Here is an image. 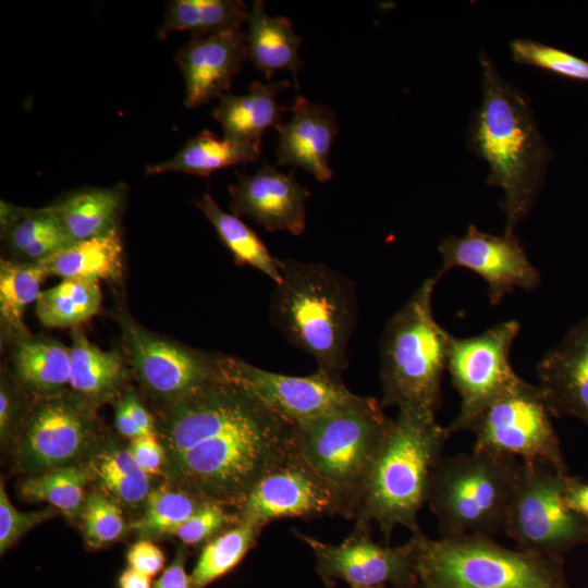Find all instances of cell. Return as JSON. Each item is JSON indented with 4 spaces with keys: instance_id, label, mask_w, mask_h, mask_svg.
Here are the masks:
<instances>
[{
    "instance_id": "cell-1",
    "label": "cell",
    "mask_w": 588,
    "mask_h": 588,
    "mask_svg": "<svg viewBox=\"0 0 588 588\" xmlns=\"http://www.w3.org/2000/svg\"><path fill=\"white\" fill-rule=\"evenodd\" d=\"M295 425L218 379L172 402L162 426L172 480L208 503L237 509L294 453Z\"/></svg>"
},
{
    "instance_id": "cell-2",
    "label": "cell",
    "mask_w": 588,
    "mask_h": 588,
    "mask_svg": "<svg viewBox=\"0 0 588 588\" xmlns=\"http://www.w3.org/2000/svg\"><path fill=\"white\" fill-rule=\"evenodd\" d=\"M482 99L468 128V147L489 167L487 184L503 192L505 233L528 216L546 180L551 150L528 97L504 79L485 50L478 56Z\"/></svg>"
},
{
    "instance_id": "cell-3",
    "label": "cell",
    "mask_w": 588,
    "mask_h": 588,
    "mask_svg": "<svg viewBox=\"0 0 588 588\" xmlns=\"http://www.w3.org/2000/svg\"><path fill=\"white\" fill-rule=\"evenodd\" d=\"M279 265L282 279L270 296L271 323L290 344L311 355L319 370L341 378L358 315L354 282L321 262L287 258Z\"/></svg>"
},
{
    "instance_id": "cell-4",
    "label": "cell",
    "mask_w": 588,
    "mask_h": 588,
    "mask_svg": "<svg viewBox=\"0 0 588 588\" xmlns=\"http://www.w3.org/2000/svg\"><path fill=\"white\" fill-rule=\"evenodd\" d=\"M450 436L436 416L400 408L368 479L356 526L370 529L375 523L385 543L397 526L420 532L418 514Z\"/></svg>"
},
{
    "instance_id": "cell-5",
    "label": "cell",
    "mask_w": 588,
    "mask_h": 588,
    "mask_svg": "<svg viewBox=\"0 0 588 588\" xmlns=\"http://www.w3.org/2000/svg\"><path fill=\"white\" fill-rule=\"evenodd\" d=\"M392 418L375 397L295 425L294 452L330 491L336 514L355 519Z\"/></svg>"
},
{
    "instance_id": "cell-6",
    "label": "cell",
    "mask_w": 588,
    "mask_h": 588,
    "mask_svg": "<svg viewBox=\"0 0 588 588\" xmlns=\"http://www.w3.org/2000/svg\"><path fill=\"white\" fill-rule=\"evenodd\" d=\"M420 585L432 588H573L562 556L505 548L490 536L431 539L422 531L407 541Z\"/></svg>"
},
{
    "instance_id": "cell-7",
    "label": "cell",
    "mask_w": 588,
    "mask_h": 588,
    "mask_svg": "<svg viewBox=\"0 0 588 588\" xmlns=\"http://www.w3.org/2000/svg\"><path fill=\"white\" fill-rule=\"evenodd\" d=\"M440 278L437 273L424 280L384 327L380 342L382 407L437 414L451 340L432 311Z\"/></svg>"
},
{
    "instance_id": "cell-8",
    "label": "cell",
    "mask_w": 588,
    "mask_h": 588,
    "mask_svg": "<svg viewBox=\"0 0 588 588\" xmlns=\"http://www.w3.org/2000/svg\"><path fill=\"white\" fill-rule=\"evenodd\" d=\"M519 464L515 457L474 449L443 455L427 500L441 537L504 532Z\"/></svg>"
},
{
    "instance_id": "cell-9",
    "label": "cell",
    "mask_w": 588,
    "mask_h": 588,
    "mask_svg": "<svg viewBox=\"0 0 588 588\" xmlns=\"http://www.w3.org/2000/svg\"><path fill=\"white\" fill-rule=\"evenodd\" d=\"M567 478L548 464L520 461L504 527L517 549L562 556L588 543V519L565 501Z\"/></svg>"
},
{
    "instance_id": "cell-10",
    "label": "cell",
    "mask_w": 588,
    "mask_h": 588,
    "mask_svg": "<svg viewBox=\"0 0 588 588\" xmlns=\"http://www.w3.org/2000/svg\"><path fill=\"white\" fill-rule=\"evenodd\" d=\"M474 450L544 463L561 474L567 466L552 415L538 385L518 378L475 419Z\"/></svg>"
},
{
    "instance_id": "cell-11",
    "label": "cell",
    "mask_w": 588,
    "mask_h": 588,
    "mask_svg": "<svg viewBox=\"0 0 588 588\" xmlns=\"http://www.w3.org/2000/svg\"><path fill=\"white\" fill-rule=\"evenodd\" d=\"M519 331L520 324L512 319L474 336L451 335L446 371L461 400L458 414L448 426L451 434L468 431L480 413L519 378L510 363Z\"/></svg>"
},
{
    "instance_id": "cell-12",
    "label": "cell",
    "mask_w": 588,
    "mask_h": 588,
    "mask_svg": "<svg viewBox=\"0 0 588 588\" xmlns=\"http://www.w3.org/2000/svg\"><path fill=\"white\" fill-rule=\"evenodd\" d=\"M219 379L235 384L294 425L358 403L342 378L317 369L308 376H287L230 356L217 357Z\"/></svg>"
},
{
    "instance_id": "cell-13",
    "label": "cell",
    "mask_w": 588,
    "mask_h": 588,
    "mask_svg": "<svg viewBox=\"0 0 588 588\" xmlns=\"http://www.w3.org/2000/svg\"><path fill=\"white\" fill-rule=\"evenodd\" d=\"M438 250L442 266L438 274L454 268L476 272L487 283L489 303L498 305L515 289L531 291L540 284V272L529 261L515 233L495 235L469 224L463 236L449 235Z\"/></svg>"
},
{
    "instance_id": "cell-14",
    "label": "cell",
    "mask_w": 588,
    "mask_h": 588,
    "mask_svg": "<svg viewBox=\"0 0 588 588\" xmlns=\"http://www.w3.org/2000/svg\"><path fill=\"white\" fill-rule=\"evenodd\" d=\"M314 552L319 573L327 579H342L353 588H373L391 584L413 588L419 584L408 542L390 547L375 542L370 529L356 526L341 543L331 544L294 531Z\"/></svg>"
},
{
    "instance_id": "cell-15",
    "label": "cell",
    "mask_w": 588,
    "mask_h": 588,
    "mask_svg": "<svg viewBox=\"0 0 588 588\" xmlns=\"http://www.w3.org/2000/svg\"><path fill=\"white\" fill-rule=\"evenodd\" d=\"M236 510L238 523L260 527L285 517L313 518L336 514L332 494L295 452L285 463L265 475Z\"/></svg>"
},
{
    "instance_id": "cell-16",
    "label": "cell",
    "mask_w": 588,
    "mask_h": 588,
    "mask_svg": "<svg viewBox=\"0 0 588 588\" xmlns=\"http://www.w3.org/2000/svg\"><path fill=\"white\" fill-rule=\"evenodd\" d=\"M294 171L282 173L265 162L252 174H238V182L229 186L233 215L269 232L303 234L310 192L295 180Z\"/></svg>"
},
{
    "instance_id": "cell-17",
    "label": "cell",
    "mask_w": 588,
    "mask_h": 588,
    "mask_svg": "<svg viewBox=\"0 0 588 588\" xmlns=\"http://www.w3.org/2000/svg\"><path fill=\"white\" fill-rule=\"evenodd\" d=\"M127 344L133 366L145 385L173 401L219 379L217 358L135 328L127 334Z\"/></svg>"
},
{
    "instance_id": "cell-18",
    "label": "cell",
    "mask_w": 588,
    "mask_h": 588,
    "mask_svg": "<svg viewBox=\"0 0 588 588\" xmlns=\"http://www.w3.org/2000/svg\"><path fill=\"white\" fill-rule=\"evenodd\" d=\"M174 59L185 83V106H203L230 94L234 77L248 59L246 34L233 29L193 38Z\"/></svg>"
},
{
    "instance_id": "cell-19",
    "label": "cell",
    "mask_w": 588,
    "mask_h": 588,
    "mask_svg": "<svg viewBox=\"0 0 588 588\" xmlns=\"http://www.w3.org/2000/svg\"><path fill=\"white\" fill-rule=\"evenodd\" d=\"M537 376L552 417H575L588 427V317L540 358Z\"/></svg>"
},
{
    "instance_id": "cell-20",
    "label": "cell",
    "mask_w": 588,
    "mask_h": 588,
    "mask_svg": "<svg viewBox=\"0 0 588 588\" xmlns=\"http://www.w3.org/2000/svg\"><path fill=\"white\" fill-rule=\"evenodd\" d=\"M91 422L63 400L40 404L32 414L22 441V461L33 469L68 466L89 444Z\"/></svg>"
},
{
    "instance_id": "cell-21",
    "label": "cell",
    "mask_w": 588,
    "mask_h": 588,
    "mask_svg": "<svg viewBox=\"0 0 588 588\" xmlns=\"http://www.w3.org/2000/svg\"><path fill=\"white\" fill-rule=\"evenodd\" d=\"M290 110L291 119L275 127L280 135L274 152L278 166L301 168L319 182L330 181V150L338 134L334 110L303 95L295 98Z\"/></svg>"
},
{
    "instance_id": "cell-22",
    "label": "cell",
    "mask_w": 588,
    "mask_h": 588,
    "mask_svg": "<svg viewBox=\"0 0 588 588\" xmlns=\"http://www.w3.org/2000/svg\"><path fill=\"white\" fill-rule=\"evenodd\" d=\"M291 87L289 79L275 83L253 82L244 95L226 94L212 110V118L221 125L224 137L243 143L261 144L265 132L280 125L286 109L277 96Z\"/></svg>"
},
{
    "instance_id": "cell-23",
    "label": "cell",
    "mask_w": 588,
    "mask_h": 588,
    "mask_svg": "<svg viewBox=\"0 0 588 588\" xmlns=\"http://www.w3.org/2000/svg\"><path fill=\"white\" fill-rule=\"evenodd\" d=\"M246 46L248 59L267 79L274 72L289 70L297 85V74L303 65L299 47L303 38L295 34L292 22L285 16H271L261 0L248 9Z\"/></svg>"
},
{
    "instance_id": "cell-24",
    "label": "cell",
    "mask_w": 588,
    "mask_h": 588,
    "mask_svg": "<svg viewBox=\"0 0 588 588\" xmlns=\"http://www.w3.org/2000/svg\"><path fill=\"white\" fill-rule=\"evenodd\" d=\"M126 187H91L74 192L47 206L72 242L99 236L118 228Z\"/></svg>"
},
{
    "instance_id": "cell-25",
    "label": "cell",
    "mask_w": 588,
    "mask_h": 588,
    "mask_svg": "<svg viewBox=\"0 0 588 588\" xmlns=\"http://www.w3.org/2000/svg\"><path fill=\"white\" fill-rule=\"evenodd\" d=\"M260 155L261 144L219 138L210 131L204 130L189 138L172 158L148 164L145 171L147 175L183 172L208 176L229 167L254 162Z\"/></svg>"
},
{
    "instance_id": "cell-26",
    "label": "cell",
    "mask_w": 588,
    "mask_h": 588,
    "mask_svg": "<svg viewBox=\"0 0 588 588\" xmlns=\"http://www.w3.org/2000/svg\"><path fill=\"white\" fill-rule=\"evenodd\" d=\"M36 264L47 275L95 281L115 280L122 271V243L119 229L73 242Z\"/></svg>"
},
{
    "instance_id": "cell-27",
    "label": "cell",
    "mask_w": 588,
    "mask_h": 588,
    "mask_svg": "<svg viewBox=\"0 0 588 588\" xmlns=\"http://www.w3.org/2000/svg\"><path fill=\"white\" fill-rule=\"evenodd\" d=\"M1 222L10 248L34 262L73 243L48 207L22 209L1 201Z\"/></svg>"
},
{
    "instance_id": "cell-28",
    "label": "cell",
    "mask_w": 588,
    "mask_h": 588,
    "mask_svg": "<svg viewBox=\"0 0 588 588\" xmlns=\"http://www.w3.org/2000/svg\"><path fill=\"white\" fill-rule=\"evenodd\" d=\"M248 8L240 0H173L167 5L158 38L170 32H189L193 38L242 29Z\"/></svg>"
},
{
    "instance_id": "cell-29",
    "label": "cell",
    "mask_w": 588,
    "mask_h": 588,
    "mask_svg": "<svg viewBox=\"0 0 588 588\" xmlns=\"http://www.w3.org/2000/svg\"><path fill=\"white\" fill-rule=\"evenodd\" d=\"M69 348V384L76 393L96 401L117 390L124 377L123 359L118 352L98 348L78 330L73 332Z\"/></svg>"
},
{
    "instance_id": "cell-30",
    "label": "cell",
    "mask_w": 588,
    "mask_h": 588,
    "mask_svg": "<svg viewBox=\"0 0 588 588\" xmlns=\"http://www.w3.org/2000/svg\"><path fill=\"white\" fill-rule=\"evenodd\" d=\"M196 206L213 225L220 241L233 255L236 265H248L257 269L274 284L281 282L279 259L270 254L260 237L238 217L222 210L208 193L196 201Z\"/></svg>"
},
{
    "instance_id": "cell-31",
    "label": "cell",
    "mask_w": 588,
    "mask_h": 588,
    "mask_svg": "<svg viewBox=\"0 0 588 588\" xmlns=\"http://www.w3.org/2000/svg\"><path fill=\"white\" fill-rule=\"evenodd\" d=\"M101 304L98 281L63 279L56 286L40 293L36 315L48 328L76 326L93 317Z\"/></svg>"
},
{
    "instance_id": "cell-32",
    "label": "cell",
    "mask_w": 588,
    "mask_h": 588,
    "mask_svg": "<svg viewBox=\"0 0 588 588\" xmlns=\"http://www.w3.org/2000/svg\"><path fill=\"white\" fill-rule=\"evenodd\" d=\"M13 362L20 380L38 392L54 391L70 381V348L56 341L24 339Z\"/></svg>"
},
{
    "instance_id": "cell-33",
    "label": "cell",
    "mask_w": 588,
    "mask_h": 588,
    "mask_svg": "<svg viewBox=\"0 0 588 588\" xmlns=\"http://www.w3.org/2000/svg\"><path fill=\"white\" fill-rule=\"evenodd\" d=\"M261 528L240 522L209 541L189 576L191 588H205L234 568L256 544Z\"/></svg>"
},
{
    "instance_id": "cell-34",
    "label": "cell",
    "mask_w": 588,
    "mask_h": 588,
    "mask_svg": "<svg viewBox=\"0 0 588 588\" xmlns=\"http://www.w3.org/2000/svg\"><path fill=\"white\" fill-rule=\"evenodd\" d=\"M46 277V271L36 262L1 259L0 316L1 321L12 331L22 335L26 332L24 311L29 304L37 302Z\"/></svg>"
},
{
    "instance_id": "cell-35",
    "label": "cell",
    "mask_w": 588,
    "mask_h": 588,
    "mask_svg": "<svg viewBox=\"0 0 588 588\" xmlns=\"http://www.w3.org/2000/svg\"><path fill=\"white\" fill-rule=\"evenodd\" d=\"M90 466L101 486L124 504L137 505L150 493L148 474L130 450L103 451L94 458Z\"/></svg>"
},
{
    "instance_id": "cell-36",
    "label": "cell",
    "mask_w": 588,
    "mask_h": 588,
    "mask_svg": "<svg viewBox=\"0 0 588 588\" xmlns=\"http://www.w3.org/2000/svg\"><path fill=\"white\" fill-rule=\"evenodd\" d=\"M88 477L85 469L74 465L57 467L28 478L21 491L28 500L48 502L64 515L75 517L82 510Z\"/></svg>"
},
{
    "instance_id": "cell-37",
    "label": "cell",
    "mask_w": 588,
    "mask_h": 588,
    "mask_svg": "<svg viewBox=\"0 0 588 588\" xmlns=\"http://www.w3.org/2000/svg\"><path fill=\"white\" fill-rule=\"evenodd\" d=\"M207 503L184 490L158 489L148 494L145 513L132 527L148 537L173 534Z\"/></svg>"
},
{
    "instance_id": "cell-38",
    "label": "cell",
    "mask_w": 588,
    "mask_h": 588,
    "mask_svg": "<svg viewBox=\"0 0 588 588\" xmlns=\"http://www.w3.org/2000/svg\"><path fill=\"white\" fill-rule=\"evenodd\" d=\"M515 62L535 66L556 75L588 82V61L560 48L528 38L509 42Z\"/></svg>"
},
{
    "instance_id": "cell-39",
    "label": "cell",
    "mask_w": 588,
    "mask_h": 588,
    "mask_svg": "<svg viewBox=\"0 0 588 588\" xmlns=\"http://www.w3.org/2000/svg\"><path fill=\"white\" fill-rule=\"evenodd\" d=\"M83 520L85 538L93 547L110 543L119 539L125 530L119 506L97 492L85 500Z\"/></svg>"
},
{
    "instance_id": "cell-40",
    "label": "cell",
    "mask_w": 588,
    "mask_h": 588,
    "mask_svg": "<svg viewBox=\"0 0 588 588\" xmlns=\"http://www.w3.org/2000/svg\"><path fill=\"white\" fill-rule=\"evenodd\" d=\"M51 510L39 512H19L9 501L1 481L0 485V551L8 550L22 535L50 517Z\"/></svg>"
},
{
    "instance_id": "cell-41",
    "label": "cell",
    "mask_w": 588,
    "mask_h": 588,
    "mask_svg": "<svg viewBox=\"0 0 588 588\" xmlns=\"http://www.w3.org/2000/svg\"><path fill=\"white\" fill-rule=\"evenodd\" d=\"M224 506L207 503L173 532L186 544H197L217 534L229 522Z\"/></svg>"
},
{
    "instance_id": "cell-42",
    "label": "cell",
    "mask_w": 588,
    "mask_h": 588,
    "mask_svg": "<svg viewBox=\"0 0 588 588\" xmlns=\"http://www.w3.org/2000/svg\"><path fill=\"white\" fill-rule=\"evenodd\" d=\"M130 452L148 474H158L166 461V451L154 436H144L132 440Z\"/></svg>"
},
{
    "instance_id": "cell-43",
    "label": "cell",
    "mask_w": 588,
    "mask_h": 588,
    "mask_svg": "<svg viewBox=\"0 0 588 588\" xmlns=\"http://www.w3.org/2000/svg\"><path fill=\"white\" fill-rule=\"evenodd\" d=\"M127 562L130 567L151 577L162 569L164 555L156 544L142 540L134 543L128 550Z\"/></svg>"
},
{
    "instance_id": "cell-44",
    "label": "cell",
    "mask_w": 588,
    "mask_h": 588,
    "mask_svg": "<svg viewBox=\"0 0 588 588\" xmlns=\"http://www.w3.org/2000/svg\"><path fill=\"white\" fill-rule=\"evenodd\" d=\"M152 588H191L184 567V553L179 551L171 565L162 573Z\"/></svg>"
},
{
    "instance_id": "cell-45",
    "label": "cell",
    "mask_w": 588,
    "mask_h": 588,
    "mask_svg": "<svg viewBox=\"0 0 588 588\" xmlns=\"http://www.w3.org/2000/svg\"><path fill=\"white\" fill-rule=\"evenodd\" d=\"M565 501L571 510L588 519V482L568 476Z\"/></svg>"
},
{
    "instance_id": "cell-46",
    "label": "cell",
    "mask_w": 588,
    "mask_h": 588,
    "mask_svg": "<svg viewBox=\"0 0 588 588\" xmlns=\"http://www.w3.org/2000/svg\"><path fill=\"white\" fill-rule=\"evenodd\" d=\"M132 417L140 429L143 436H154L155 426L151 416L134 395H127L123 399Z\"/></svg>"
},
{
    "instance_id": "cell-47",
    "label": "cell",
    "mask_w": 588,
    "mask_h": 588,
    "mask_svg": "<svg viewBox=\"0 0 588 588\" xmlns=\"http://www.w3.org/2000/svg\"><path fill=\"white\" fill-rule=\"evenodd\" d=\"M115 426L119 432L132 440L144 437L123 400L117 405Z\"/></svg>"
},
{
    "instance_id": "cell-48",
    "label": "cell",
    "mask_w": 588,
    "mask_h": 588,
    "mask_svg": "<svg viewBox=\"0 0 588 588\" xmlns=\"http://www.w3.org/2000/svg\"><path fill=\"white\" fill-rule=\"evenodd\" d=\"M120 588H151L150 576L133 568H126L119 578Z\"/></svg>"
},
{
    "instance_id": "cell-49",
    "label": "cell",
    "mask_w": 588,
    "mask_h": 588,
    "mask_svg": "<svg viewBox=\"0 0 588 588\" xmlns=\"http://www.w3.org/2000/svg\"><path fill=\"white\" fill-rule=\"evenodd\" d=\"M11 399L7 391V389L1 385L0 391V432L1 437H5L8 434V430L10 427V420H11Z\"/></svg>"
},
{
    "instance_id": "cell-50",
    "label": "cell",
    "mask_w": 588,
    "mask_h": 588,
    "mask_svg": "<svg viewBox=\"0 0 588 588\" xmlns=\"http://www.w3.org/2000/svg\"><path fill=\"white\" fill-rule=\"evenodd\" d=\"M420 588H432V587L420 585Z\"/></svg>"
},
{
    "instance_id": "cell-51",
    "label": "cell",
    "mask_w": 588,
    "mask_h": 588,
    "mask_svg": "<svg viewBox=\"0 0 588 588\" xmlns=\"http://www.w3.org/2000/svg\"><path fill=\"white\" fill-rule=\"evenodd\" d=\"M373 588H383V587H373Z\"/></svg>"
}]
</instances>
